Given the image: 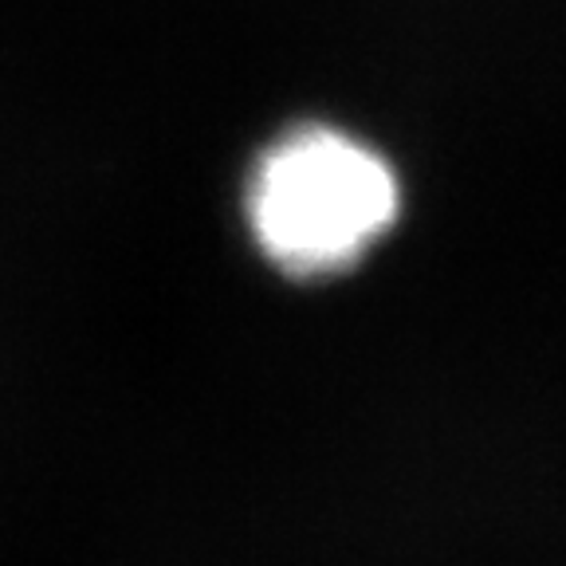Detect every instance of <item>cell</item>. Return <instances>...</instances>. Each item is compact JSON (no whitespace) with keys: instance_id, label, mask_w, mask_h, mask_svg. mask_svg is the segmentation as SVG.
<instances>
[{"instance_id":"obj_1","label":"cell","mask_w":566,"mask_h":566,"mask_svg":"<svg viewBox=\"0 0 566 566\" xmlns=\"http://www.w3.org/2000/svg\"><path fill=\"white\" fill-rule=\"evenodd\" d=\"M244 209L256 248L283 275L323 280L354 268L394 229L401 186L363 138L303 123L256 158Z\"/></svg>"}]
</instances>
